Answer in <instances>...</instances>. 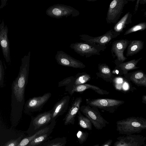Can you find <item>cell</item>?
<instances>
[{"instance_id": "cell-15", "label": "cell", "mask_w": 146, "mask_h": 146, "mask_svg": "<svg viewBox=\"0 0 146 146\" xmlns=\"http://www.w3.org/2000/svg\"><path fill=\"white\" fill-rule=\"evenodd\" d=\"M52 109L32 117L31 124L34 127L35 130L51 122L52 120Z\"/></svg>"}, {"instance_id": "cell-4", "label": "cell", "mask_w": 146, "mask_h": 146, "mask_svg": "<svg viewBox=\"0 0 146 146\" xmlns=\"http://www.w3.org/2000/svg\"><path fill=\"white\" fill-rule=\"evenodd\" d=\"M124 103V101L115 99L109 98H88L86 100L88 105L113 113L118 108Z\"/></svg>"}, {"instance_id": "cell-12", "label": "cell", "mask_w": 146, "mask_h": 146, "mask_svg": "<svg viewBox=\"0 0 146 146\" xmlns=\"http://www.w3.org/2000/svg\"><path fill=\"white\" fill-rule=\"evenodd\" d=\"M55 58L60 65L76 68L82 69L86 65L82 62L77 60L62 50L57 51Z\"/></svg>"}, {"instance_id": "cell-32", "label": "cell", "mask_w": 146, "mask_h": 146, "mask_svg": "<svg viewBox=\"0 0 146 146\" xmlns=\"http://www.w3.org/2000/svg\"><path fill=\"white\" fill-rule=\"evenodd\" d=\"M5 72L3 62L0 60V86L1 88L3 87L4 84V79Z\"/></svg>"}, {"instance_id": "cell-10", "label": "cell", "mask_w": 146, "mask_h": 146, "mask_svg": "<svg viewBox=\"0 0 146 146\" xmlns=\"http://www.w3.org/2000/svg\"><path fill=\"white\" fill-rule=\"evenodd\" d=\"M130 40L122 39L114 41L111 45V52L112 56L116 57L115 63L116 65L123 62L127 59L124 55V52L129 44Z\"/></svg>"}, {"instance_id": "cell-16", "label": "cell", "mask_w": 146, "mask_h": 146, "mask_svg": "<svg viewBox=\"0 0 146 146\" xmlns=\"http://www.w3.org/2000/svg\"><path fill=\"white\" fill-rule=\"evenodd\" d=\"M70 97L69 95L63 97L54 105L53 110L52 120H55L59 116L63 115L68 108Z\"/></svg>"}, {"instance_id": "cell-33", "label": "cell", "mask_w": 146, "mask_h": 146, "mask_svg": "<svg viewBox=\"0 0 146 146\" xmlns=\"http://www.w3.org/2000/svg\"><path fill=\"white\" fill-rule=\"evenodd\" d=\"M112 142V140L110 139L106 141L101 146H112L111 145Z\"/></svg>"}, {"instance_id": "cell-23", "label": "cell", "mask_w": 146, "mask_h": 146, "mask_svg": "<svg viewBox=\"0 0 146 146\" xmlns=\"http://www.w3.org/2000/svg\"><path fill=\"white\" fill-rule=\"evenodd\" d=\"M132 14L129 12L126 13L115 25L113 29V30L120 34L127 25L132 23Z\"/></svg>"}, {"instance_id": "cell-8", "label": "cell", "mask_w": 146, "mask_h": 146, "mask_svg": "<svg viewBox=\"0 0 146 146\" xmlns=\"http://www.w3.org/2000/svg\"><path fill=\"white\" fill-rule=\"evenodd\" d=\"M51 96V94L48 92L42 96L30 98L25 104L23 109L24 112L30 114L40 111Z\"/></svg>"}, {"instance_id": "cell-3", "label": "cell", "mask_w": 146, "mask_h": 146, "mask_svg": "<svg viewBox=\"0 0 146 146\" xmlns=\"http://www.w3.org/2000/svg\"><path fill=\"white\" fill-rule=\"evenodd\" d=\"M70 47L81 56L88 58L94 55H100L106 48L102 46L89 42H77L70 44Z\"/></svg>"}, {"instance_id": "cell-5", "label": "cell", "mask_w": 146, "mask_h": 146, "mask_svg": "<svg viewBox=\"0 0 146 146\" xmlns=\"http://www.w3.org/2000/svg\"><path fill=\"white\" fill-rule=\"evenodd\" d=\"M80 110L91 121L95 127L102 129L109 123L102 116L98 109L89 105L81 106Z\"/></svg>"}, {"instance_id": "cell-34", "label": "cell", "mask_w": 146, "mask_h": 146, "mask_svg": "<svg viewBox=\"0 0 146 146\" xmlns=\"http://www.w3.org/2000/svg\"><path fill=\"white\" fill-rule=\"evenodd\" d=\"M7 0H1V5L0 6V9L3 8L6 5Z\"/></svg>"}, {"instance_id": "cell-26", "label": "cell", "mask_w": 146, "mask_h": 146, "mask_svg": "<svg viewBox=\"0 0 146 146\" xmlns=\"http://www.w3.org/2000/svg\"><path fill=\"white\" fill-rule=\"evenodd\" d=\"M146 29V22H142L134 26L127 30L124 35H126L138 31H142Z\"/></svg>"}, {"instance_id": "cell-31", "label": "cell", "mask_w": 146, "mask_h": 146, "mask_svg": "<svg viewBox=\"0 0 146 146\" xmlns=\"http://www.w3.org/2000/svg\"><path fill=\"white\" fill-rule=\"evenodd\" d=\"M22 135L16 139H11L1 146H17L21 140Z\"/></svg>"}, {"instance_id": "cell-13", "label": "cell", "mask_w": 146, "mask_h": 146, "mask_svg": "<svg viewBox=\"0 0 146 146\" xmlns=\"http://www.w3.org/2000/svg\"><path fill=\"white\" fill-rule=\"evenodd\" d=\"M8 29L3 20L0 25V42L3 55L6 62L10 61V44L8 37Z\"/></svg>"}, {"instance_id": "cell-20", "label": "cell", "mask_w": 146, "mask_h": 146, "mask_svg": "<svg viewBox=\"0 0 146 146\" xmlns=\"http://www.w3.org/2000/svg\"><path fill=\"white\" fill-rule=\"evenodd\" d=\"M98 72L96 73L97 76L107 82H112L114 76L109 66L105 63L99 64L98 65Z\"/></svg>"}, {"instance_id": "cell-11", "label": "cell", "mask_w": 146, "mask_h": 146, "mask_svg": "<svg viewBox=\"0 0 146 146\" xmlns=\"http://www.w3.org/2000/svg\"><path fill=\"white\" fill-rule=\"evenodd\" d=\"M145 137L139 134H131L119 136L113 146H142L145 142Z\"/></svg>"}, {"instance_id": "cell-24", "label": "cell", "mask_w": 146, "mask_h": 146, "mask_svg": "<svg viewBox=\"0 0 146 146\" xmlns=\"http://www.w3.org/2000/svg\"><path fill=\"white\" fill-rule=\"evenodd\" d=\"M73 84L70 86H66L67 87H72L85 84L90 81L91 77L88 74L83 72L78 73L76 75Z\"/></svg>"}, {"instance_id": "cell-2", "label": "cell", "mask_w": 146, "mask_h": 146, "mask_svg": "<svg viewBox=\"0 0 146 146\" xmlns=\"http://www.w3.org/2000/svg\"><path fill=\"white\" fill-rule=\"evenodd\" d=\"M116 130L125 135L139 133L146 129V119L141 117H131L117 121Z\"/></svg>"}, {"instance_id": "cell-36", "label": "cell", "mask_w": 146, "mask_h": 146, "mask_svg": "<svg viewBox=\"0 0 146 146\" xmlns=\"http://www.w3.org/2000/svg\"><path fill=\"white\" fill-rule=\"evenodd\" d=\"M142 102L146 104V95L144 96L142 99Z\"/></svg>"}, {"instance_id": "cell-7", "label": "cell", "mask_w": 146, "mask_h": 146, "mask_svg": "<svg viewBox=\"0 0 146 146\" xmlns=\"http://www.w3.org/2000/svg\"><path fill=\"white\" fill-rule=\"evenodd\" d=\"M128 3V0H113L111 2L106 18L108 24L117 23L122 13L125 5Z\"/></svg>"}, {"instance_id": "cell-27", "label": "cell", "mask_w": 146, "mask_h": 146, "mask_svg": "<svg viewBox=\"0 0 146 146\" xmlns=\"http://www.w3.org/2000/svg\"><path fill=\"white\" fill-rule=\"evenodd\" d=\"M51 130L48 133L40 135L33 139L27 146H35L44 141L52 132Z\"/></svg>"}, {"instance_id": "cell-30", "label": "cell", "mask_w": 146, "mask_h": 146, "mask_svg": "<svg viewBox=\"0 0 146 146\" xmlns=\"http://www.w3.org/2000/svg\"><path fill=\"white\" fill-rule=\"evenodd\" d=\"M66 142V137H58L54 139V141L47 146H65Z\"/></svg>"}, {"instance_id": "cell-1", "label": "cell", "mask_w": 146, "mask_h": 146, "mask_svg": "<svg viewBox=\"0 0 146 146\" xmlns=\"http://www.w3.org/2000/svg\"><path fill=\"white\" fill-rule=\"evenodd\" d=\"M31 52L21 59V65L17 77L11 85V118L13 123L21 119L25 104V91L28 83Z\"/></svg>"}, {"instance_id": "cell-40", "label": "cell", "mask_w": 146, "mask_h": 146, "mask_svg": "<svg viewBox=\"0 0 146 146\" xmlns=\"http://www.w3.org/2000/svg\"><path fill=\"white\" fill-rule=\"evenodd\" d=\"M93 146H99V144H97Z\"/></svg>"}, {"instance_id": "cell-41", "label": "cell", "mask_w": 146, "mask_h": 146, "mask_svg": "<svg viewBox=\"0 0 146 146\" xmlns=\"http://www.w3.org/2000/svg\"><path fill=\"white\" fill-rule=\"evenodd\" d=\"M142 146H146V144H145L144 145H143Z\"/></svg>"}, {"instance_id": "cell-38", "label": "cell", "mask_w": 146, "mask_h": 146, "mask_svg": "<svg viewBox=\"0 0 146 146\" xmlns=\"http://www.w3.org/2000/svg\"><path fill=\"white\" fill-rule=\"evenodd\" d=\"M86 1H95L97 0H86Z\"/></svg>"}, {"instance_id": "cell-22", "label": "cell", "mask_w": 146, "mask_h": 146, "mask_svg": "<svg viewBox=\"0 0 146 146\" xmlns=\"http://www.w3.org/2000/svg\"><path fill=\"white\" fill-rule=\"evenodd\" d=\"M142 58L141 57L137 60L134 59L127 62H123L117 65V66L123 74L125 75L127 74L129 71L139 68L136 65Z\"/></svg>"}, {"instance_id": "cell-6", "label": "cell", "mask_w": 146, "mask_h": 146, "mask_svg": "<svg viewBox=\"0 0 146 146\" xmlns=\"http://www.w3.org/2000/svg\"><path fill=\"white\" fill-rule=\"evenodd\" d=\"M46 13L50 17L58 19L70 16L76 17L80 13L78 11L73 7L59 4L50 7L46 9Z\"/></svg>"}, {"instance_id": "cell-18", "label": "cell", "mask_w": 146, "mask_h": 146, "mask_svg": "<svg viewBox=\"0 0 146 146\" xmlns=\"http://www.w3.org/2000/svg\"><path fill=\"white\" fill-rule=\"evenodd\" d=\"M126 79L135 85L146 87V74L143 71L137 70L124 75Z\"/></svg>"}, {"instance_id": "cell-39", "label": "cell", "mask_w": 146, "mask_h": 146, "mask_svg": "<svg viewBox=\"0 0 146 146\" xmlns=\"http://www.w3.org/2000/svg\"><path fill=\"white\" fill-rule=\"evenodd\" d=\"M144 15L146 17V11H145V12L144 13Z\"/></svg>"}, {"instance_id": "cell-25", "label": "cell", "mask_w": 146, "mask_h": 146, "mask_svg": "<svg viewBox=\"0 0 146 146\" xmlns=\"http://www.w3.org/2000/svg\"><path fill=\"white\" fill-rule=\"evenodd\" d=\"M78 124L80 127L89 130L92 129V123L90 120L84 116L80 110L77 113Z\"/></svg>"}, {"instance_id": "cell-17", "label": "cell", "mask_w": 146, "mask_h": 146, "mask_svg": "<svg viewBox=\"0 0 146 146\" xmlns=\"http://www.w3.org/2000/svg\"><path fill=\"white\" fill-rule=\"evenodd\" d=\"M88 89H91L101 95H108L109 94V92L106 90L101 89L95 85L89 84H85L70 88L65 87V91L68 92L71 95L75 92H81Z\"/></svg>"}, {"instance_id": "cell-37", "label": "cell", "mask_w": 146, "mask_h": 146, "mask_svg": "<svg viewBox=\"0 0 146 146\" xmlns=\"http://www.w3.org/2000/svg\"><path fill=\"white\" fill-rule=\"evenodd\" d=\"M139 3L140 4H146V0H140Z\"/></svg>"}, {"instance_id": "cell-14", "label": "cell", "mask_w": 146, "mask_h": 146, "mask_svg": "<svg viewBox=\"0 0 146 146\" xmlns=\"http://www.w3.org/2000/svg\"><path fill=\"white\" fill-rule=\"evenodd\" d=\"M82 101V99L81 97H77L73 99L63 119L65 125L74 124L75 117L80 110Z\"/></svg>"}, {"instance_id": "cell-28", "label": "cell", "mask_w": 146, "mask_h": 146, "mask_svg": "<svg viewBox=\"0 0 146 146\" xmlns=\"http://www.w3.org/2000/svg\"><path fill=\"white\" fill-rule=\"evenodd\" d=\"M75 77L73 76H71L67 77L58 83V87H61L63 86H68L72 85L74 82Z\"/></svg>"}, {"instance_id": "cell-21", "label": "cell", "mask_w": 146, "mask_h": 146, "mask_svg": "<svg viewBox=\"0 0 146 146\" xmlns=\"http://www.w3.org/2000/svg\"><path fill=\"white\" fill-rule=\"evenodd\" d=\"M144 42L141 40H130L127 48L126 55L132 56L138 53L143 48Z\"/></svg>"}, {"instance_id": "cell-29", "label": "cell", "mask_w": 146, "mask_h": 146, "mask_svg": "<svg viewBox=\"0 0 146 146\" xmlns=\"http://www.w3.org/2000/svg\"><path fill=\"white\" fill-rule=\"evenodd\" d=\"M89 133L87 131H84L79 130L76 134L78 141L80 144L84 143L88 137Z\"/></svg>"}, {"instance_id": "cell-35", "label": "cell", "mask_w": 146, "mask_h": 146, "mask_svg": "<svg viewBox=\"0 0 146 146\" xmlns=\"http://www.w3.org/2000/svg\"><path fill=\"white\" fill-rule=\"evenodd\" d=\"M140 0H137V1L135 8V12H136L138 10L139 4H140Z\"/></svg>"}, {"instance_id": "cell-19", "label": "cell", "mask_w": 146, "mask_h": 146, "mask_svg": "<svg viewBox=\"0 0 146 146\" xmlns=\"http://www.w3.org/2000/svg\"><path fill=\"white\" fill-rule=\"evenodd\" d=\"M56 124L55 120H52L50 125L38 131L35 134L29 137H25L21 140L17 146H27L36 137L52 130Z\"/></svg>"}, {"instance_id": "cell-9", "label": "cell", "mask_w": 146, "mask_h": 146, "mask_svg": "<svg viewBox=\"0 0 146 146\" xmlns=\"http://www.w3.org/2000/svg\"><path fill=\"white\" fill-rule=\"evenodd\" d=\"M120 33L115 32L113 29L108 31L103 35L93 37L86 34L79 35L80 39L85 42H89L102 46H106L112 39L119 35Z\"/></svg>"}]
</instances>
